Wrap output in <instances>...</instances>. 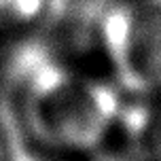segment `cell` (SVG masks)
I'll use <instances>...</instances> for the list:
<instances>
[{
	"label": "cell",
	"instance_id": "1",
	"mask_svg": "<svg viewBox=\"0 0 161 161\" xmlns=\"http://www.w3.org/2000/svg\"><path fill=\"white\" fill-rule=\"evenodd\" d=\"M119 96L110 85L51 59L21 64V117L30 138L64 151L97 146L119 117Z\"/></svg>",
	"mask_w": 161,
	"mask_h": 161
},
{
	"label": "cell",
	"instance_id": "2",
	"mask_svg": "<svg viewBox=\"0 0 161 161\" xmlns=\"http://www.w3.org/2000/svg\"><path fill=\"white\" fill-rule=\"evenodd\" d=\"M100 38L114 76L138 93L161 91V0H121L102 17Z\"/></svg>",
	"mask_w": 161,
	"mask_h": 161
},
{
	"label": "cell",
	"instance_id": "3",
	"mask_svg": "<svg viewBox=\"0 0 161 161\" xmlns=\"http://www.w3.org/2000/svg\"><path fill=\"white\" fill-rule=\"evenodd\" d=\"M117 121L131 151L144 161H161V102H138L119 108Z\"/></svg>",
	"mask_w": 161,
	"mask_h": 161
},
{
	"label": "cell",
	"instance_id": "4",
	"mask_svg": "<svg viewBox=\"0 0 161 161\" xmlns=\"http://www.w3.org/2000/svg\"><path fill=\"white\" fill-rule=\"evenodd\" d=\"M49 0H0V30L21 28L47 13Z\"/></svg>",
	"mask_w": 161,
	"mask_h": 161
},
{
	"label": "cell",
	"instance_id": "5",
	"mask_svg": "<svg viewBox=\"0 0 161 161\" xmlns=\"http://www.w3.org/2000/svg\"><path fill=\"white\" fill-rule=\"evenodd\" d=\"M2 138L8 142V153H11V161H47L42 155L34 153L25 146V140L21 136V129L17 127L15 119L8 114V110L2 113V125H0Z\"/></svg>",
	"mask_w": 161,
	"mask_h": 161
},
{
	"label": "cell",
	"instance_id": "6",
	"mask_svg": "<svg viewBox=\"0 0 161 161\" xmlns=\"http://www.w3.org/2000/svg\"><path fill=\"white\" fill-rule=\"evenodd\" d=\"M2 155H4V138H2V131H0V161H2Z\"/></svg>",
	"mask_w": 161,
	"mask_h": 161
}]
</instances>
